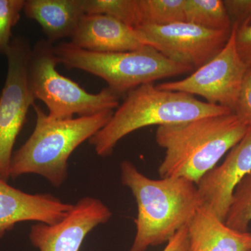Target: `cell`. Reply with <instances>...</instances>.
<instances>
[{
    "label": "cell",
    "instance_id": "obj_1",
    "mask_svg": "<svg viewBox=\"0 0 251 251\" xmlns=\"http://www.w3.org/2000/svg\"><path fill=\"white\" fill-rule=\"evenodd\" d=\"M120 171L122 184L131 191L138 206L136 234L128 251H146L168 243L202 204L197 186L189 180L150 179L129 161L122 162Z\"/></svg>",
    "mask_w": 251,
    "mask_h": 251
},
{
    "label": "cell",
    "instance_id": "obj_2",
    "mask_svg": "<svg viewBox=\"0 0 251 251\" xmlns=\"http://www.w3.org/2000/svg\"><path fill=\"white\" fill-rule=\"evenodd\" d=\"M249 129L234 112L158 126L156 142L165 150L160 176L184 178L197 184Z\"/></svg>",
    "mask_w": 251,
    "mask_h": 251
},
{
    "label": "cell",
    "instance_id": "obj_3",
    "mask_svg": "<svg viewBox=\"0 0 251 251\" xmlns=\"http://www.w3.org/2000/svg\"><path fill=\"white\" fill-rule=\"evenodd\" d=\"M232 112L190 94L159 90L152 83L146 84L127 93L106 125L89 143L98 156L107 157L122 138L144 127L184 123Z\"/></svg>",
    "mask_w": 251,
    "mask_h": 251
},
{
    "label": "cell",
    "instance_id": "obj_4",
    "mask_svg": "<svg viewBox=\"0 0 251 251\" xmlns=\"http://www.w3.org/2000/svg\"><path fill=\"white\" fill-rule=\"evenodd\" d=\"M35 110V128L27 141L13 154L10 177L23 175H39L56 187L68 177V161L84 142L90 140L106 125L113 110L70 120L51 118L39 105Z\"/></svg>",
    "mask_w": 251,
    "mask_h": 251
},
{
    "label": "cell",
    "instance_id": "obj_5",
    "mask_svg": "<svg viewBox=\"0 0 251 251\" xmlns=\"http://www.w3.org/2000/svg\"><path fill=\"white\" fill-rule=\"evenodd\" d=\"M58 64L100 77L119 96L154 81L186 74L193 68L175 62L150 46L126 52L86 50L61 43L54 46Z\"/></svg>",
    "mask_w": 251,
    "mask_h": 251
},
{
    "label": "cell",
    "instance_id": "obj_6",
    "mask_svg": "<svg viewBox=\"0 0 251 251\" xmlns=\"http://www.w3.org/2000/svg\"><path fill=\"white\" fill-rule=\"evenodd\" d=\"M57 64L54 45L47 40L38 41L31 49L27 65L29 87L35 100L46 104L51 118L70 120L75 115L91 116L118 108V94L108 87L91 94L59 74Z\"/></svg>",
    "mask_w": 251,
    "mask_h": 251
},
{
    "label": "cell",
    "instance_id": "obj_7",
    "mask_svg": "<svg viewBox=\"0 0 251 251\" xmlns=\"http://www.w3.org/2000/svg\"><path fill=\"white\" fill-rule=\"evenodd\" d=\"M31 48L24 38H13L6 56L7 75L0 96V179L7 182L13 149L25 122L28 110L35 104L27 79Z\"/></svg>",
    "mask_w": 251,
    "mask_h": 251
},
{
    "label": "cell",
    "instance_id": "obj_8",
    "mask_svg": "<svg viewBox=\"0 0 251 251\" xmlns=\"http://www.w3.org/2000/svg\"><path fill=\"white\" fill-rule=\"evenodd\" d=\"M236 27L224 49L205 64L183 80L163 82L159 90L198 95L207 103L228 108L233 112L248 67L238 53Z\"/></svg>",
    "mask_w": 251,
    "mask_h": 251
},
{
    "label": "cell",
    "instance_id": "obj_9",
    "mask_svg": "<svg viewBox=\"0 0 251 251\" xmlns=\"http://www.w3.org/2000/svg\"><path fill=\"white\" fill-rule=\"evenodd\" d=\"M140 39L175 62L199 69L224 49L230 31L211 30L187 22L135 27Z\"/></svg>",
    "mask_w": 251,
    "mask_h": 251
},
{
    "label": "cell",
    "instance_id": "obj_10",
    "mask_svg": "<svg viewBox=\"0 0 251 251\" xmlns=\"http://www.w3.org/2000/svg\"><path fill=\"white\" fill-rule=\"evenodd\" d=\"M112 211L97 198H81L62 221L31 226L29 239L39 251H79L87 234L111 219Z\"/></svg>",
    "mask_w": 251,
    "mask_h": 251
},
{
    "label": "cell",
    "instance_id": "obj_11",
    "mask_svg": "<svg viewBox=\"0 0 251 251\" xmlns=\"http://www.w3.org/2000/svg\"><path fill=\"white\" fill-rule=\"evenodd\" d=\"M251 172V129L233 148L222 164L206 173L196 184L202 204L225 221L236 187Z\"/></svg>",
    "mask_w": 251,
    "mask_h": 251
},
{
    "label": "cell",
    "instance_id": "obj_12",
    "mask_svg": "<svg viewBox=\"0 0 251 251\" xmlns=\"http://www.w3.org/2000/svg\"><path fill=\"white\" fill-rule=\"evenodd\" d=\"M73 206L49 193L23 192L0 179V238L18 223L57 224L67 216Z\"/></svg>",
    "mask_w": 251,
    "mask_h": 251
},
{
    "label": "cell",
    "instance_id": "obj_13",
    "mask_svg": "<svg viewBox=\"0 0 251 251\" xmlns=\"http://www.w3.org/2000/svg\"><path fill=\"white\" fill-rule=\"evenodd\" d=\"M70 39L73 45L93 52H126L146 46L135 28L104 14L84 15Z\"/></svg>",
    "mask_w": 251,
    "mask_h": 251
},
{
    "label": "cell",
    "instance_id": "obj_14",
    "mask_svg": "<svg viewBox=\"0 0 251 251\" xmlns=\"http://www.w3.org/2000/svg\"><path fill=\"white\" fill-rule=\"evenodd\" d=\"M187 231L188 251L251 250V232L231 228L204 204L188 223Z\"/></svg>",
    "mask_w": 251,
    "mask_h": 251
},
{
    "label": "cell",
    "instance_id": "obj_15",
    "mask_svg": "<svg viewBox=\"0 0 251 251\" xmlns=\"http://www.w3.org/2000/svg\"><path fill=\"white\" fill-rule=\"evenodd\" d=\"M23 11L40 25L46 40L71 38L85 14L82 0H25Z\"/></svg>",
    "mask_w": 251,
    "mask_h": 251
},
{
    "label": "cell",
    "instance_id": "obj_16",
    "mask_svg": "<svg viewBox=\"0 0 251 251\" xmlns=\"http://www.w3.org/2000/svg\"><path fill=\"white\" fill-rule=\"evenodd\" d=\"M185 21L211 30L230 31L232 23L222 0H185Z\"/></svg>",
    "mask_w": 251,
    "mask_h": 251
},
{
    "label": "cell",
    "instance_id": "obj_17",
    "mask_svg": "<svg viewBox=\"0 0 251 251\" xmlns=\"http://www.w3.org/2000/svg\"><path fill=\"white\" fill-rule=\"evenodd\" d=\"M184 6L185 0H139L140 25L186 22Z\"/></svg>",
    "mask_w": 251,
    "mask_h": 251
},
{
    "label": "cell",
    "instance_id": "obj_18",
    "mask_svg": "<svg viewBox=\"0 0 251 251\" xmlns=\"http://www.w3.org/2000/svg\"><path fill=\"white\" fill-rule=\"evenodd\" d=\"M85 14L108 15L133 28L141 23L139 0H82Z\"/></svg>",
    "mask_w": 251,
    "mask_h": 251
},
{
    "label": "cell",
    "instance_id": "obj_19",
    "mask_svg": "<svg viewBox=\"0 0 251 251\" xmlns=\"http://www.w3.org/2000/svg\"><path fill=\"white\" fill-rule=\"evenodd\" d=\"M224 222L239 232H248L251 222V172L234 190Z\"/></svg>",
    "mask_w": 251,
    "mask_h": 251
},
{
    "label": "cell",
    "instance_id": "obj_20",
    "mask_svg": "<svg viewBox=\"0 0 251 251\" xmlns=\"http://www.w3.org/2000/svg\"><path fill=\"white\" fill-rule=\"evenodd\" d=\"M25 0H0V54L6 55L11 41L12 29L16 25Z\"/></svg>",
    "mask_w": 251,
    "mask_h": 251
},
{
    "label": "cell",
    "instance_id": "obj_21",
    "mask_svg": "<svg viewBox=\"0 0 251 251\" xmlns=\"http://www.w3.org/2000/svg\"><path fill=\"white\" fill-rule=\"evenodd\" d=\"M233 112L251 129V66L246 72Z\"/></svg>",
    "mask_w": 251,
    "mask_h": 251
},
{
    "label": "cell",
    "instance_id": "obj_22",
    "mask_svg": "<svg viewBox=\"0 0 251 251\" xmlns=\"http://www.w3.org/2000/svg\"><path fill=\"white\" fill-rule=\"evenodd\" d=\"M232 26L251 25V0H224Z\"/></svg>",
    "mask_w": 251,
    "mask_h": 251
},
{
    "label": "cell",
    "instance_id": "obj_23",
    "mask_svg": "<svg viewBox=\"0 0 251 251\" xmlns=\"http://www.w3.org/2000/svg\"><path fill=\"white\" fill-rule=\"evenodd\" d=\"M236 27L235 43L241 59L248 67L251 66V25Z\"/></svg>",
    "mask_w": 251,
    "mask_h": 251
},
{
    "label": "cell",
    "instance_id": "obj_24",
    "mask_svg": "<svg viewBox=\"0 0 251 251\" xmlns=\"http://www.w3.org/2000/svg\"><path fill=\"white\" fill-rule=\"evenodd\" d=\"M188 239L187 226L179 229L171 238L163 251H188Z\"/></svg>",
    "mask_w": 251,
    "mask_h": 251
},
{
    "label": "cell",
    "instance_id": "obj_25",
    "mask_svg": "<svg viewBox=\"0 0 251 251\" xmlns=\"http://www.w3.org/2000/svg\"><path fill=\"white\" fill-rule=\"evenodd\" d=\"M251 251V250H250V251Z\"/></svg>",
    "mask_w": 251,
    "mask_h": 251
}]
</instances>
